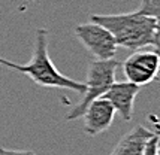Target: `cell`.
<instances>
[{
	"instance_id": "cell-8",
	"label": "cell",
	"mask_w": 160,
	"mask_h": 155,
	"mask_svg": "<svg viewBox=\"0 0 160 155\" xmlns=\"http://www.w3.org/2000/svg\"><path fill=\"white\" fill-rule=\"evenodd\" d=\"M154 130L144 125H136L120 139L109 155H144L147 145L154 137Z\"/></svg>"
},
{
	"instance_id": "cell-7",
	"label": "cell",
	"mask_w": 160,
	"mask_h": 155,
	"mask_svg": "<svg viewBox=\"0 0 160 155\" xmlns=\"http://www.w3.org/2000/svg\"><path fill=\"white\" fill-rule=\"evenodd\" d=\"M141 87L130 82H114L105 92V99L112 105L115 113H118L123 121H130L133 116L135 99L139 94Z\"/></svg>"
},
{
	"instance_id": "cell-12",
	"label": "cell",
	"mask_w": 160,
	"mask_h": 155,
	"mask_svg": "<svg viewBox=\"0 0 160 155\" xmlns=\"http://www.w3.org/2000/svg\"><path fill=\"white\" fill-rule=\"evenodd\" d=\"M153 46L156 48L154 52H156L160 58V24H157V27H156V33H154V39H153Z\"/></svg>"
},
{
	"instance_id": "cell-4",
	"label": "cell",
	"mask_w": 160,
	"mask_h": 155,
	"mask_svg": "<svg viewBox=\"0 0 160 155\" xmlns=\"http://www.w3.org/2000/svg\"><path fill=\"white\" fill-rule=\"evenodd\" d=\"M73 33L77 39L85 46V49L90 52L99 61L112 60L117 52V43L112 35L105 27L96 22H82L78 24Z\"/></svg>"
},
{
	"instance_id": "cell-2",
	"label": "cell",
	"mask_w": 160,
	"mask_h": 155,
	"mask_svg": "<svg viewBox=\"0 0 160 155\" xmlns=\"http://www.w3.org/2000/svg\"><path fill=\"white\" fill-rule=\"evenodd\" d=\"M91 22L105 27L120 48L139 51L153 45L157 22L151 16L139 14L138 11L130 14H96L91 15Z\"/></svg>"
},
{
	"instance_id": "cell-10",
	"label": "cell",
	"mask_w": 160,
	"mask_h": 155,
	"mask_svg": "<svg viewBox=\"0 0 160 155\" xmlns=\"http://www.w3.org/2000/svg\"><path fill=\"white\" fill-rule=\"evenodd\" d=\"M159 133H160V128L157 130V133L154 134L153 139L148 142V145H147L144 155H156V146H157V140H159Z\"/></svg>"
},
{
	"instance_id": "cell-3",
	"label": "cell",
	"mask_w": 160,
	"mask_h": 155,
	"mask_svg": "<svg viewBox=\"0 0 160 155\" xmlns=\"http://www.w3.org/2000/svg\"><path fill=\"white\" fill-rule=\"evenodd\" d=\"M118 66L120 63L114 58L103 60V61H99V60L91 61L87 72V79L84 81L85 91L82 92L79 103L75 107H72V110L66 115V120L75 121L81 118L91 101L103 97L105 92L109 90V87L115 82V72L118 69Z\"/></svg>"
},
{
	"instance_id": "cell-9",
	"label": "cell",
	"mask_w": 160,
	"mask_h": 155,
	"mask_svg": "<svg viewBox=\"0 0 160 155\" xmlns=\"http://www.w3.org/2000/svg\"><path fill=\"white\" fill-rule=\"evenodd\" d=\"M138 12L151 16L157 24H160V0H141Z\"/></svg>"
},
{
	"instance_id": "cell-6",
	"label": "cell",
	"mask_w": 160,
	"mask_h": 155,
	"mask_svg": "<svg viewBox=\"0 0 160 155\" xmlns=\"http://www.w3.org/2000/svg\"><path fill=\"white\" fill-rule=\"evenodd\" d=\"M82 116L85 133L88 136H98L111 127L114 118H115V110L105 97H100V99L91 101Z\"/></svg>"
},
{
	"instance_id": "cell-13",
	"label": "cell",
	"mask_w": 160,
	"mask_h": 155,
	"mask_svg": "<svg viewBox=\"0 0 160 155\" xmlns=\"http://www.w3.org/2000/svg\"><path fill=\"white\" fill-rule=\"evenodd\" d=\"M156 155H160V133H159V140H157V146H156Z\"/></svg>"
},
{
	"instance_id": "cell-5",
	"label": "cell",
	"mask_w": 160,
	"mask_h": 155,
	"mask_svg": "<svg viewBox=\"0 0 160 155\" xmlns=\"http://www.w3.org/2000/svg\"><path fill=\"white\" fill-rule=\"evenodd\" d=\"M127 82L138 87L151 84L160 75V58L154 51H135L123 63Z\"/></svg>"
},
{
	"instance_id": "cell-11",
	"label": "cell",
	"mask_w": 160,
	"mask_h": 155,
	"mask_svg": "<svg viewBox=\"0 0 160 155\" xmlns=\"http://www.w3.org/2000/svg\"><path fill=\"white\" fill-rule=\"evenodd\" d=\"M0 155H36L32 151H14V149H5L0 146Z\"/></svg>"
},
{
	"instance_id": "cell-1",
	"label": "cell",
	"mask_w": 160,
	"mask_h": 155,
	"mask_svg": "<svg viewBox=\"0 0 160 155\" xmlns=\"http://www.w3.org/2000/svg\"><path fill=\"white\" fill-rule=\"evenodd\" d=\"M0 66H5L15 72H21L22 75L28 76L39 87L63 88V90H70V91L81 92V94L85 91L84 82L64 76L52 64V60L49 58L48 54V30L47 28L36 30L33 54H32V60L27 64H17L0 57Z\"/></svg>"
}]
</instances>
